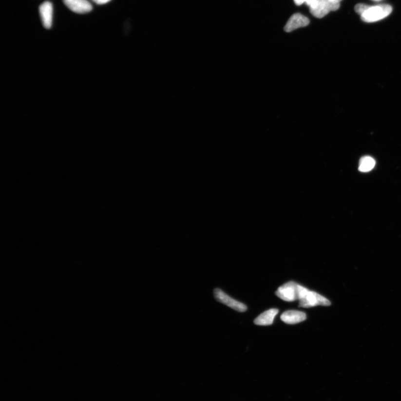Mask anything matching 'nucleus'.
Here are the masks:
<instances>
[{
	"label": "nucleus",
	"instance_id": "nucleus-1",
	"mask_svg": "<svg viewBox=\"0 0 401 401\" xmlns=\"http://www.w3.org/2000/svg\"><path fill=\"white\" fill-rule=\"evenodd\" d=\"M340 7V3L333 0H316L309 6L311 14L319 19L325 17L331 11L337 10Z\"/></svg>",
	"mask_w": 401,
	"mask_h": 401
},
{
	"label": "nucleus",
	"instance_id": "nucleus-2",
	"mask_svg": "<svg viewBox=\"0 0 401 401\" xmlns=\"http://www.w3.org/2000/svg\"><path fill=\"white\" fill-rule=\"evenodd\" d=\"M303 286L294 282H289L279 287L275 294L286 302H294L299 300Z\"/></svg>",
	"mask_w": 401,
	"mask_h": 401
},
{
	"label": "nucleus",
	"instance_id": "nucleus-3",
	"mask_svg": "<svg viewBox=\"0 0 401 401\" xmlns=\"http://www.w3.org/2000/svg\"><path fill=\"white\" fill-rule=\"evenodd\" d=\"M392 11V7L388 5L370 6L368 9L361 15V19L366 22L380 21L388 17Z\"/></svg>",
	"mask_w": 401,
	"mask_h": 401
},
{
	"label": "nucleus",
	"instance_id": "nucleus-4",
	"mask_svg": "<svg viewBox=\"0 0 401 401\" xmlns=\"http://www.w3.org/2000/svg\"><path fill=\"white\" fill-rule=\"evenodd\" d=\"M331 303L328 299L320 294L309 289L303 298L299 300V306L310 307L317 306H329Z\"/></svg>",
	"mask_w": 401,
	"mask_h": 401
},
{
	"label": "nucleus",
	"instance_id": "nucleus-5",
	"mask_svg": "<svg viewBox=\"0 0 401 401\" xmlns=\"http://www.w3.org/2000/svg\"><path fill=\"white\" fill-rule=\"evenodd\" d=\"M213 296L217 302L223 304V305L230 307L233 310L239 311V312H244L248 309L247 306L243 303L229 297L220 288H216L213 290Z\"/></svg>",
	"mask_w": 401,
	"mask_h": 401
},
{
	"label": "nucleus",
	"instance_id": "nucleus-6",
	"mask_svg": "<svg viewBox=\"0 0 401 401\" xmlns=\"http://www.w3.org/2000/svg\"><path fill=\"white\" fill-rule=\"evenodd\" d=\"M63 2L70 10L77 14L87 13L93 9L87 0H63Z\"/></svg>",
	"mask_w": 401,
	"mask_h": 401
},
{
	"label": "nucleus",
	"instance_id": "nucleus-7",
	"mask_svg": "<svg viewBox=\"0 0 401 401\" xmlns=\"http://www.w3.org/2000/svg\"><path fill=\"white\" fill-rule=\"evenodd\" d=\"M309 20L301 14H295L290 18L284 28L286 32L290 33L300 28H303L309 24Z\"/></svg>",
	"mask_w": 401,
	"mask_h": 401
},
{
	"label": "nucleus",
	"instance_id": "nucleus-8",
	"mask_svg": "<svg viewBox=\"0 0 401 401\" xmlns=\"http://www.w3.org/2000/svg\"><path fill=\"white\" fill-rule=\"evenodd\" d=\"M40 14L44 28H51L53 19V5L51 2L46 1L42 3L39 7Z\"/></svg>",
	"mask_w": 401,
	"mask_h": 401
},
{
	"label": "nucleus",
	"instance_id": "nucleus-9",
	"mask_svg": "<svg viewBox=\"0 0 401 401\" xmlns=\"http://www.w3.org/2000/svg\"><path fill=\"white\" fill-rule=\"evenodd\" d=\"M280 318L286 324L295 325L305 321L306 319V315L303 311L288 310L283 313Z\"/></svg>",
	"mask_w": 401,
	"mask_h": 401
},
{
	"label": "nucleus",
	"instance_id": "nucleus-10",
	"mask_svg": "<svg viewBox=\"0 0 401 401\" xmlns=\"http://www.w3.org/2000/svg\"><path fill=\"white\" fill-rule=\"evenodd\" d=\"M279 312L277 309H270L261 314L254 322L258 325H270L273 323L275 317Z\"/></svg>",
	"mask_w": 401,
	"mask_h": 401
},
{
	"label": "nucleus",
	"instance_id": "nucleus-11",
	"mask_svg": "<svg viewBox=\"0 0 401 401\" xmlns=\"http://www.w3.org/2000/svg\"><path fill=\"white\" fill-rule=\"evenodd\" d=\"M376 165V161L372 157L364 156L360 159L358 170L362 172H368L372 170Z\"/></svg>",
	"mask_w": 401,
	"mask_h": 401
},
{
	"label": "nucleus",
	"instance_id": "nucleus-12",
	"mask_svg": "<svg viewBox=\"0 0 401 401\" xmlns=\"http://www.w3.org/2000/svg\"><path fill=\"white\" fill-rule=\"evenodd\" d=\"M370 6L367 5L360 3L355 6V11L357 13L362 15L367 11Z\"/></svg>",
	"mask_w": 401,
	"mask_h": 401
},
{
	"label": "nucleus",
	"instance_id": "nucleus-13",
	"mask_svg": "<svg viewBox=\"0 0 401 401\" xmlns=\"http://www.w3.org/2000/svg\"><path fill=\"white\" fill-rule=\"evenodd\" d=\"M92 1L95 2L96 4L103 5L110 2L111 0H92Z\"/></svg>",
	"mask_w": 401,
	"mask_h": 401
},
{
	"label": "nucleus",
	"instance_id": "nucleus-14",
	"mask_svg": "<svg viewBox=\"0 0 401 401\" xmlns=\"http://www.w3.org/2000/svg\"><path fill=\"white\" fill-rule=\"evenodd\" d=\"M294 2L297 5H301L306 2V0H294Z\"/></svg>",
	"mask_w": 401,
	"mask_h": 401
},
{
	"label": "nucleus",
	"instance_id": "nucleus-15",
	"mask_svg": "<svg viewBox=\"0 0 401 401\" xmlns=\"http://www.w3.org/2000/svg\"><path fill=\"white\" fill-rule=\"evenodd\" d=\"M315 1H316V0H306L305 3H306L307 5L309 6Z\"/></svg>",
	"mask_w": 401,
	"mask_h": 401
},
{
	"label": "nucleus",
	"instance_id": "nucleus-16",
	"mask_svg": "<svg viewBox=\"0 0 401 401\" xmlns=\"http://www.w3.org/2000/svg\"><path fill=\"white\" fill-rule=\"evenodd\" d=\"M333 1H336L337 2H338V3H340V2L342 1V0H333Z\"/></svg>",
	"mask_w": 401,
	"mask_h": 401
},
{
	"label": "nucleus",
	"instance_id": "nucleus-17",
	"mask_svg": "<svg viewBox=\"0 0 401 401\" xmlns=\"http://www.w3.org/2000/svg\"></svg>",
	"mask_w": 401,
	"mask_h": 401
}]
</instances>
